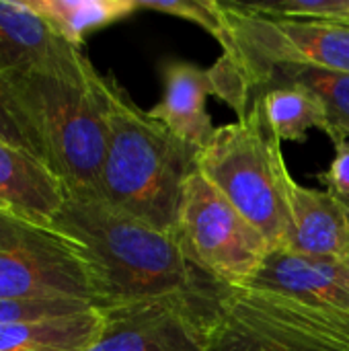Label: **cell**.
I'll use <instances>...</instances> for the list:
<instances>
[{"label":"cell","instance_id":"11","mask_svg":"<svg viewBox=\"0 0 349 351\" xmlns=\"http://www.w3.org/2000/svg\"><path fill=\"white\" fill-rule=\"evenodd\" d=\"M251 286L349 319V280L337 259L309 257L286 247L272 249Z\"/></svg>","mask_w":349,"mask_h":351},{"label":"cell","instance_id":"21","mask_svg":"<svg viewBox=\"0 0 349 351\" xmlns=\"http://www.w3.org/2000/svg\"><path fill=\"white\" fill-rule=\"evenodd\" d=\"M0 142L12 148H19L23 152H29L31 156L43 162L39 142L31 128V121L21 101L16 99L8 78L2 74H0Z\"/></svg>","mask_w":349,"mask_h":351},{"label":"cell","instance_id":"22","mask_svg":"<svg viewBox=\"0 0 349 351\" xmlns=\"http://www.w3.org/2000/svg\"><path fill=\"white\" fill-rule=\"evenodd\" d=\"M257 14L272 19L300 21H333L349 25V0H278V2H245Z\"/></svg>","mask_w":349,"mask_h":351},{"label":"cell","instance_id":"4","mask_svg":"<svg viewBox=\"0 0 349 351\" xmlns=\"http://www.w3.org/2000/svg\"><path fill=\"white\" fill-rule=\"evenodd\" d=\"M284 169L282 142L269 130L259 97L234 123L216 128L210 144L197 154V171L267 239L272 249L286 247L290 237Z\"/></svg>","mask_w":349,"mask_h":351},{"label":"cell","instance_id":"18","mask_svg":"<svg viewBox=\"0 0 349 351\" xmlns=\"http://www.w3.org/2000/svg\"><path fill=\"white\" fill-rule=\"evenodd\" d=\"M284 82L302 84L323 101L329 119L327 136L333 140V144L339 140H349V72L319 68H278L272 72L265 90Z\"/></svg>","mask_w":349,"mask_h":351},{"label":"cell","instance_id":"14","mask_svg":"<svg viewBox=\"0 0 349 351\" xmlns=\"http://www.w3.org/2000/svg\"><path fill=\"white\" fill-rule=\"evenodd\" d=\"M103 311L43 319L33 323L2 325L0 351H86L103 331Z\"/></svg>","mask_w":349,"mask_h":351},{"label":"cell","instance_id":"1","mask_svg":"<svg viewBox=\"0 0 349 351\" xmlns=\"http://www.w3.org/2000/svg\"><path fill=\"white\" fill-rule=\"evenodd\" d=\"M53 226L78 241L91 259L101 308L183 298L216 311L226 288L200 271L171 232L109 206L99 195H68Z\"/></svg>","mask_w":349,"mask_h":351},{"label":"cell","instance_id":"2","mask_svg":"<svg viewBox=\"0 0 349 351\" xmlns=\"http://www.w3.org/2000/svg\"><path fill=\"white\" fill-rule=\"evenodd\" d=\"M4 76L31 121L43 162L68 195H101L109 138L107 76L70 43Z\"/></svg>","mask_w":349,"mask_h":351},{"label":"cell","instance_id":"3","mask_svg":"<svg viewBox=\"0 0 349 351\" xmlns=\"http://www.w3.org/2000/svg\"><path fill=\"white\" fill-rule=\"evenodd\" d=\"M107 101L109 138L99 197L154 228L173 232L183 187L197 169L200 150L136 105L111 76Z\"/></svg>","mask_w":349,"mask_h":351},{"label":"cell","instance_id":"17","mask_svg":"<svg viewBox=\"0 0 349 351\" xmlns=\"http://www.w3.org/2000/svg\"><path fill=\"white\" fill-rule=\"evenodd\" d=\"M259 99L267 125L280 142H304L313 128L327 134V109L311 88L284 82L267 88Z\"/></svg>","mask_w":349,"mask_h":351},{"label":"cell","instance_id":"8","mask_svg":"<svg viewBox=\"0 0 349 351\" xmlns=\"http://www.w3.org/2000/svg\"><path fill=\"white\" fill-rule=\"evenodd\" d=\"M78 298L101 308V290L78 241L0 210V300Z\"/></svg>","mask_w":349,"mask_h":351},{"label":"cell","instance_id":"10","mask_svg":"<svg viewBox=\"0 0 349 351\" xmlns=\"http://www.w3.org/2000/svg\"><path fill=\"white\" fill-rule=\"evenodd\" d=\"M282 189L290 224L286 249L309 257L344 261L349 255V212L346 204L327 189L300 185L288 165L282 171Z\"/></svg>","mask_w":349,"mask_h":351},{"label":"cell","instance_id":"16","mask_svg":"<svg viewBox=\"0 0 349 351\" xmlns=\"http://www.w3.org/2000/svg\"><path fill=\"white\" fill-rule=\"evenodd\" d=\"M51 31L70 45L82 47L91 31L103 29L138 10L136 0H25Z\"/></svg>","mask_w":349,"mask_h":351},{"label":"cell","instance_id":"20","mask_svg":"<svg viewBox=\"0 0 349 351\" xmlns=\"http://www.w3.org/2000/svg\"><path fill=\"white\" fill-rule=\"evenodd\" d=\"M138 10H156L185 19L206 29L218 43L226 37V19L222 2L216 0H136Z\"/></svg>","mask_w":349,"mask_h":351},{"label":"cell","instance_id":"25","mask_svg":"<svg viewBox=\"0 0 349 351\" xmlns=\"http://www.w3.org/2000/svg\"><path fill=\"white\" fill-rule=\"evenodd\" d=\"M346 208H348V212H349V204H346Z\"/></svg>","mask_w":349,"mask_h":351},{"label":"cell","instance_id":"24","mask_svg":"<svg viewBox=\"0 0 349 351\" xmlns=\"http://www.w3.org/2000/svg\"><path fill=\"white\" fill-rule=\"evenodd\" d=\"M341 265H344V269H346V274H348V280H349V255L341 261Z\"/></svg>","mask_w":349,"mask_h":351},{"label":"cell","instance_id":"19","mask_svg":"<svg viewBox=\"0 0 349 351\" xmlns=\"http://www.w3.org/2000/svg\"><path fill=\"white\" fill-rule=\"evenodd\" d=\"M93 306L97 304L78 298H4L0 300V327L76 315Z\"/></svg>","mask_w":349,"mask_h":351},{"label":"cell","instance_id":"23","mask_svg":"<svg viewBox=\"0 0 349 351\" xmlns=\"http://www.w3.org/2000/svg\"><path fill=\"white\" fill-rule=\"evenodd\" d=\"M319 181L344 204H349V140L335 142V158L329 169L319 173Z\"/></svg>","mask_w":349,"mask_h":351},{"label":"cell","instance_id":"7","mask_svg":"<svg viewBox=\"0 0 349 351\" xmlns=\"http://www.w3.org/2000/svg\"><path fill=\"white\" fill-rule=\"evenodd\" d=\"M173 239L206 276L228 288L251 286L272 245L195 169L185 181Z\"/></svg>","mask_w":349,"mask_h":351},{"label":"cell","instance_id":"6","mask_svg":"<svg viewBox=\"0 0 349 351\" xmlns=\"http://www.w3.org/2000/svg\"><path fill=\"white\" fill-rule=\"evenodd\" d=\"M206 351H349V319L261 288H224Z\"/></svg>","mask_w":349,"mask_h":351},{"label":"cell","instance_id":"5","mask_svg":"<svg viewBox=\"0 0 349 351\" xmlns=\"http://www.w3.org/2000/svg\"><path fill=\"white\" fill-rule=\"evenodd\" d=\"M226 37L222 58L241 76L251 103L278 68L349 72V25L333 21L272 19L245 2H222Z\"/></svg>","mask_w":349,"mask_h":351},{"label":"cell","instance_id":"12","mask_svg":"<svg viewBox=\"0 0 349 351\" xmlns=\"http://www.w3.org/2000/svg\"><path fill=\"white\" fill-rule=\"evenodd\" d=\"M68 199V189L39 158L0 142V210L53 224Z\"/></svg>","mask_w":349,"mask_h":351},{"label":"cell","instance_id":"15","mask_svg":"<svg viewBox=\"0 0 349 351\" xmlns=\"http://www.w3.org/2000/svg\"><path fill=\"white\" fill-rule=\"evenodd\" d=\"M66 41L25 2L0 0V74L27 70Z\"/></svg>","mask_w":349,"mask_h":351},{"label":"cell","instance_id":"9","mask_svg":"<svg viewBox=\"0 0 349 351\" xmlns=\"http://www.w3.org/2000/svg\"><path fill=\"white\" fill-rule=\"evenodd\" d=\"M105 323L86 351H206L214 311L183 298L101 308Z\"/></svg>","mask_w":349,"mask_h":351},{"label":"cell","instance_id":"13","mask_svg":"<svg viewBox=\"0 0 349 351\" xmlns=\"http://www.w3.org/2000/svg\"><path fill=\"white\" fill-rule=\"evenodd\" d=\"M210 70L189 62H169L165 66V93L150 115L163 121L177 138L202 150L216 134L208 113V97L214 95Z\"/></svg>","mask_w":349,"mask_h":351}]
</instances>
